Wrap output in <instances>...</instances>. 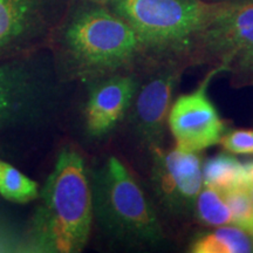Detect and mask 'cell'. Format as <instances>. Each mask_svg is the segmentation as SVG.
I'll use <instances>...</instances> for the list:
<instances>
[{
  "instance_id": "e0dca14e",
  "label": "cell",
  "mask_w": 253,
  "mask_h": 253,
  "mask_svg": "<svg viewBox=\"0 0 253 253\" xmlns=\"http://www.w3.org/2000/svg\"><path fill=\"white\" fill-rule=\"evenodd\" d=\"M245 168H246V171H248L250 184L253 185V162L248 164V166H245Z\"/></svg>"
},
{
  "instance_id": "52a82bcc",
  "label": "cell",
  "mask_w": 253,
  "mask_h": 253,
  "mask_svg": "<svg viewBox=\"0 0 253 253\" xmlns=\"http://www.w3.org/2000/svg\"><path fill=\"white\" fill-rule=\"evenodd\" d=\"M151 181L158 199L168 212L189 216L195 211L203 189V166L197 153L178 148L166 151L154 147Z\"/></svg>"
},
{
  "instance_id": "ac0fdd59",
  "label": "cell",
  "mask_w": 253,
  "mask_h": 253,
  "mask_svg": "<svg viewBox=\"0 0 253 253\" xmlns=\"http://www.w3.org/2000/svg\"><path fill=\"white\" fill-rule=\"evenodd\" d=\"M249 190H250V195H251V198H252V201H253V185L252 184H250Z\"/></svg>"
},
{
  "instance_id": "3957f363",
  "label": "cell",
  "mask_w": 253,
  "mask_h": 253,
  "mask_svg": "<svg viewBox=\"0 0 253 253\" xmlns=\"http://www.w3.org/2000/svg\"><path fill=\"white\" fill-rule=\"evenodd\" d=\"M95 203L101 223L119 238L158 244L163 232L140 185L118 157L107 161L96 181Z\"/></svg>"
},
{
  "instance_id": "9c48e42d",
  "label": "cell",
  "mask_w": 253,
  "mask_h": 253,
  "mask_svg": "<svg viewBox=\"0 0 253 253\" xmlns=\"http://www.w3.org/2000/svg\"><path fill=\"white\" fill-rule=\"evenodd\" d=\"M135 91L136 84L129 77L113 78L95 88L86 109L91 134L103 135L112 130L128 109Z\"/></svg>"
},
{
  "instance_id": "8fae6325",
  "label": "cell",
  "mask_w": 253,
  "mask_h": 253,
  "mask_svg": "<svg viewBox=\"0 0 253 253\" xmlns=\"http://www.w3.org/2000/svg\"><path fill=\"white\" fill-rule=\"evenodd\" d=\"M192 253H249L253 245L248 232L237 226H219L198 236L190 245Z\"/></svg>"
},
{
  "instance_id": "4fadbf2b",
  "label": "cell",
  "mask_w": 253,
  "mask_h": 253,
  "mask_svg": "<svg viewBox=\"0 0 253 253\" xmlns=\"http://www.w3.org/2000/svg\"><path fill=\"white\" fill-rule=\"evenodd\" d=\"M0 195L14 203H28L38 198V184L13 166L0 160Z\"/></svg>"
},
{
  "instance_id": "7a4b0ae2",
  "label": "cell",
  "mask_w": 253,
  "mask_h": 253,
  "mask_svg": "<svg viewBox=\"0 0 253 253\" xmlns=\"http://www.w3.org/2000/svg\"><path fill=\"white\" fill-rule=\"evenodd\" d=\"M219 2L204 0H113L114 12L130 25L141 46L156 49H188Z\"/></svg>"
},
{
  "instance_id": "5b68a950",
  "label": "cell",
  "mask_w": 253,
  "mask_h": 253,
  "mask_svg": "<svg viewBox=\"0 0 253 253\" xmlns=\"http://www.w3.org/2000/svg\"><path fill=\"white\" fill-rule=\"evenodd\" d=\"M198 42L236 86L253 84V0L219 2Z\"/></svg>"
},
{
  "instance_id": "7c38bea8",
  "label": "cell",
  "mask_w": 253,
  "mask_h": 253,
  "mask_svg": "<svg viewBox=\"0 0 253 253\" xmlns=\"http://www.w3.org/2000/svg\"><path fill=\"white\" fill-rule=\"evenodd\" d=\"M37 11V0H0V46L27 32Z\"/></svg>"
},
{
  "instance_id": "2e32d148",
  "label": "cell",
  "mask_w": 253,
  "mask_h": 253,
  "mask_svg": "<svg viewBox=\"0 0 253 253\" xmlns=\"http://www.w3.org/2000/svg\"><path fill=\"white\" fill-rule=\"evenodd\" d=\"M221 147L229 154L253 155V130L237 129L221 136Z\"/></svg>"
},
{
  "instance_id": "6da1fadb",
  "label": "cell",
  "mask_w": 253,
  "mask_h": 253,
  "mask_svg": "<svg viewBox=\"0 0 253 253\" xmlns=\"http://www.w3.org/2000/svg\"><path fill=\"white\" fill-rule=\"evenodd\" d=\"M93 195L82 157L63 149L47 179L34 220V242L41 251L77 253L89 238Z\"/></svg>"
},
{
  "instance_id": "8992f818",
  "label": "cell",
  "mask_w": 253,
  "mask_h": 253,
  "mask_svg": "<svg viewBox=\"0 0 253 253\" xmlns=\"http://www.w3.org/2000/svg\"><path fill=\"white\" fill-rule=\"evenodd\" d=\"M223 72L219 66L208 73L191 93L181 95L168 115V125L176 148L188 153L199 151L219 143L225 131V122L208 96V87L214 75Z\"/></svg>"
},
{
  "instance_id": "30bf717a",
  "label": "cell",
  "mask_w": 253,
  "mask_h": 253,
  "mask_svg": "<svg viewBox=\"0 0 253 253\" xmlns=\"http://www.w3.org/2000/svg\"><path fill=\"white\" fill-rule=\"evenodd\" d=\"M203 184L224 194L229 190L250 186V181L245 166L231 155L219 154L203 166Z\"/></svg>"
},
{
  "instance_id": "9a60e30c",
  "label": "cell",
  "mask_w": 253,
  "mask_h": 253,
  "mask_svg": "<svg viewBox=\"0 0 253 253\" xmlns=\"http://www.w3.org/2000/svg\"><path fill=\"white\" fill-rule=\"evenodd\" d=\"M221 195L230 208L232 223L249 235H253V201L249 186L229 190Z\"/></svg>"
},
{
  "instance_id": "277c9868",
  "label": "cell",
  "mask_w": 253,
  "mask_h": 253,
  "mask_svg": "<svg viewBox=\"0 0 253 253\" xmlns=\"http://www.w3.org/2000/svg\"><path fill=\"white\" fill-rule=\"evenodd\" d=\"M65 39L79 61L96 69L118 68L141 47L130 25L101 7L79 12L68 25Z\"/></svg>"
},
{
  "instance_id": "5bb4252c",
  "label": "cell",
  "mask_w": 253,
  "mask_h": 253,
  "mask_svg": "<svg viewBox=\"0 0 253 253\" xmlns=\"http://www.w3.org/2000/svg\"><path fill=\"white\" fill-rule=\"evenodd\" d=\"M196 218L205 226H224L232 224V214L219 191L204 186L195 204Z\"/></svg>"
},
{
  "instance_id": "ba28073f",
  "label": "cell",
  "mask_w": 253,
  "mask_h": 253,
  "mask_svg": "<svg viewBox=\"0 0 253 253\" xmlns=\"http://www.w3.org/2000/svg\"><path fill=\"white\" fill-rule=\"evenodd\" d=\"M179 69L160 73L141 88L135 104V121L142 137L156 145L163 136Z\"/></svg>"
}]
</instances>
